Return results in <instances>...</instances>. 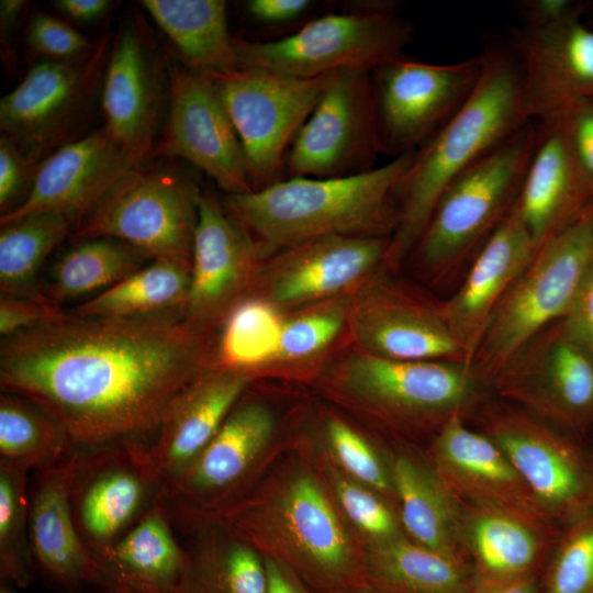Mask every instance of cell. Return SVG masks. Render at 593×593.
<instances>
[{"mask_svg":"<svg viewBox=\"0 0 593 593\" xmlns=\"http://www.w3.org/2000/svg\"><path fill=\"white\" fill-rule=\"evenodd\" d=\"M357 593H381V592L372 589L371 586H366L365 589L360 590Z\"/></svg>","mask_w":593,"mask_h":593,"instance_id":"91938a15","label":"cell"},{"mask_svg":"<svg viewBox=\"0 0 593 593\" xmlns=\"http://www.w3.org/2000/svg\"><path fill=\"white\" fill-rule=\"evenodd\" d=\"M72 445L63 426L33 401L0 396V461L40 470L64 459Z\"/></svg>","mask_w":593,"mask_h":593,"instance_id":"60d3db41","label":"cell"},{"mask_svg":"<svg viewBox=\"0 0 593 593\" xmlns=\"http://www.w3.org/2000/svg\"><path fill=\"white\" fill-rule=\"evenodd\" d=\"M467 421L452 418L423 449L448 491L460 503L514 505L544 513L499 446Z\"/></svg>","mask_w":593,"mask_h":593,"instance_id":"f546056e","label":"cell"},{"mask_svg":"<svg viewBox=\"0 0 593 593\" xmlns=\"http://www.w3.org/2000/svg\"><path fill=\"white\" fill-rule=\"evenodd\" d=\"M111 38L104 35L88 56L67 61L41 59L0 100L2 134L36 166L69 143L101 90Z\"/></svg>","mask_w":593,"mask_h":593,"instance_id":"5bb4252c","label":"cell"},{"mask_svg":"<svg viewBox=\"0 0 593 593\" xmlns=\"http://www.w3.org/2000/svg\"><path fill=\"white\" fill-rule=\"evenodd\" d=\"M366 551L368 585L381 593H469L474 584L465 560L407 536Z\"/></svg>","mask_w":593,"mask_h":593,"instance_id":"e575fe53","label":"cell"},{"mask_svg":"<svg viewBox=\"0 0 593 593\" xmlns=\"http://www.w3.org/2000/svg\"><path fill=\"white\" fill-rule=\"evenodd\" d=\"M539 577L501 581H474L469 593H539Z\"/></svg>","mask_w":593,"mask_h":593,"instance_id":"9f6ffc18","label":"cell"},{"mask_svg":"<svg viewBox=\"0 0 593 593\" xmlns=\"http://www.w3.org/2000/svg\"><path fill=\"white\" fill-rule=\"evenodd\" d=\"M139 164L104 127L97 130L46 157L36 168L26 199L1 215L0 223L35 211H55L69 215L78 225Z\"/></svg>","mask_w":593,"mask_h":593,"instance_id":"d4e9b609","label":"cell"},{"mask_svg":"<svg viewBox=\"0 0 593 593\" xmlns=\"http://www.w3.org/2000/svg\"><path fill=\"white\" fill-rule=\"evenodd\" d=\"M480 54L438 65L394 58L371 72L383 154L396 157L427 143L465 104L482 71Z\"/></svg>","mask_w":593,"mask_h":593,"instance_id":"2e32d148","label":"cell"},{"mask_svg":"<svg viewBox=\"0 0 593 593\" xmlns=\"http://www.w3.org/2000/svg\"><path fill=\"white\" fill-rule=\"evenodd\" d=\"M411 38L410 23L382 2L320 16L275 41L235 38L234 46L240 67L316 78L342 70L372 72L403 56Z\"/></svg>","mask_w":593,"mask_h":593,"instance_id":"ba28073f","label":"cell"},{"mask_svg":"<svg viewBox=\"0 0 593 593\" xmlns=\"http://www.w3.org/2000/svg\"><path fill=\"white\" fill-rule=\"evenodd\" d=\"M482 71L460 110L421 148L398 189V225L384 264L413 251L446 188L468 167L530 120L522 98L518 60L508 41L490 35L480 53Z\"/></svg>","mask_w":593,"mask_h":593,"instance_id":"3957f363","label":"cell"},{"mask_svg":"<svg viewBox=\"0 0 593 593\" xmlns=\"http://www.w3.org/2000/svg\"><path fill=\"white\" fill-rule=\"evenodd\" d=\"M508 43L519 64L530 121L560 118L593 97V27L583 16L546 29H514Z\"/></svg>","mask_w":593,"mask_h":593,"instance_id":"603a6c76","label":"cell"},{"mask_svg":"<svg viewBox=\"0 0 593 593\" xmlns=\"http://www.w3.org/2000/svg\"><path fill=\"white\" fill-rule=\"evenodd\" d=\"M346 327L358 350L376 357L471 363L440 304L377 272L354 293Z\"/></svg>","mask_w":593,"mask_h":593,"instance_id":"d6986e66","label":"cell"},{"mask_svg":"<svg viewBox=\"0 0 593 593\" xmlns=\"http://www.w3.org/2000/svg\"><path fill=\"white\" fill-rule=\"evenodd\" d=\"M37 166L1 134L0 137V210L4 215L16 209L31 191Z\"/></svg>","mask_w":593,"mask_h":593,"instance_id":"7dc6e473","label":"cell"},{"mask_svg":"<svg viewBox=\"0 0 593 593\" xmlns=\"http://www.w3.org/2000/svg\"><path fill=\"white\" fill-rule=\"evenodd\" d=\"M312 5L311 0H249L246 4L253 18L268 24L295 20Z\"/></svg>","mask_w":593,"mask_h":593,"instance_id":"f5cc1de1","label":"cell"},{"mask_svg":"<svg viewBox=\"0 0 593 593\" xmlns=\"http://www.w3.org/2000/svg\"><path fill=\"white\" fill-rule=\"evenodd\" d=\"M491 390L586 444L593 429V353L561 320L522 346L491 380Z\"/></svg>","mask_w":593,"mask_h":593,"instance_id":"4fadbf2b","label":"cell"},{"mask_svg":"<svg viewBox=\"0 0 593 593\" xmlns=\"http://www.w3.org/2000/svg\"><path fill=\"white\" fill-rule=\"evenodd\" d=\"M415 152L354 176L282 178L261 190L226 194L222 204L264 260L323 236L391 238L399 219L398 189Z\"/></svg>","mask_w":593,"mask_h":593,"instance_id":"277c9868","label":"cell"},{"mask_svg":"<svg viewBox=\"0 0 593 593\" xmlns=\"http://www.w3.org/2000/svg\"><path fill=\"white\" fill-rule=\"evenodd\" d=\"M354 293L303 306L286 316L278 354L266 374H298L320 360L346 327Z\"/></svg>","mask_w":593,"mask_h":593,"instance_id":"b9f144b4","label":"cell"},{"mask_svg":"<svg viewBox=\"0 0 593 593\" xmlns=\"http://www.w3.org/2000/svg\"><path fill=\"white\" fill-rule=\"evenodd\" d=\"M389 461L405 535L440 553L463 559L459 544L460 502L415 446L395 444Z\"/></svg>","mask_w":593,"mask_h":593,"instance_id":"d6a6232c","label":"cell"},{"mask_svg":"<svg viewBox=\"0 0 593 593\" xmlns=\"http://www.w3.org/2000/svg\"><path fill=\"white\" fill-rule=\"evenodd\" d=\"M59 305L26 298L0 296V334L2 338L29 331L61 317Z\"/></svg>","mask_w":593,"mask_h":593,"instance_id":"c3c4849f","label":"cell"},{"mask_svg":"<svg viewBox=\"0 0 593 593\" xmlns=\"http://www.w3.org/2000/svg\"><path fill=\"white\" fill-rule=\"evenodd\" d=\"M164 508L186 555L182 593L267 592L264 557L220 517Z\"/></svg>","mask_w":593,"mask_h":593,"instance_id":"4dcf8cb0","label":"cell"},{"mask_svg":"<svg viewBox=\"0 0 593 593\" xmlns=\"http://www.w3.org/2000/svg\"><path fill=\"white\" fill-rule=\"evenodd\" d=\"M213 366V333L183 311L135 317L65 313L2 338V392L54 417L74 449L147 445L172 398Z\"/></svg>","mask_w":593,"mask_h":593,"instance_id":"6da1fadb","label":"cell"},{"mask_svg":"<svg viewBox=\"0 0 593 593\" xmlns=\"http://www.w3.org/2000/svg\"><path fill=\"white\" fill-rule=\"evenodd\" d=\"M371 72H334L286 156V178H338L373 168L382 154Z\"/></svg>","mask_w":593,"mask_h":593,"instance_id":"e0dca14e","label":"cell"},{"mask_svg":"<svg viewBox=\"0 0 593 593\" xmlns=\"http://www.w3.org/2000/svg\"><path fill=\"white\" fill-rule=\"evenodd\" d=\"M333 74L295 78L238 66L209 76L242 144L253 191L282 179L287 152Z\"/></svg>","mask_w":593,"mask_h":593,"instance_id":"7c38bea8","label":"cell"},{"mask_svg":"<svg viewBox=\"0 0 593 593\" xmlns=\"http://www.w3.org/2000/svg\"><path fill=\"white\" fill-rule=\"evenodd\" d=\"M536 141L530 121L446 188L413 249L426 272L439 279L480 250L514 208Z\"/></svg>","mask_w":593,"mask_h":593,"instance_id":"8992f818","label":"cell"},{"mask_svg":"<svg viewBox=\"0 0 593 593\" xmlns=\"http://www.w3.org/2000/svg\"><path fill=\"white\" fill-rule=\"evenodd\" d=\"M190 70L206 76L238 67L224 0H143Z\"/></svg>","mask_w":593,"mask_h":593,"instance_id":"836d02e7","label":"cell"},{"mask_svg":"<svg viewBox=\"0 0 593 593\" xmlns=\"http://www.w3.org/2000/svg\"><path fill=\"white\" fill-rule=\"evenodd\" d=\"M168 65L136 23L112 42L101 86L104 128L139 161L153 155L164 105Z\"/></svg>","mask_w":593,"mask_h":593,"instance_id":"7402d4cb","label":"cell"},{"mask_svg":"<svg viewBox=\"0 0 593 593\" xmlns=\"http://www.w3.org/2000/svg\"><path fill=\"white\" fill-rule=\"evenodd\" d=\"M0 225L1 295L53 303L42 291L40 269L53 249L75 233L77 222L60 212L35 211Z\"/></svg>","mask_w":593,"mask_h":593,"instance_id":"d590c367","label":"cell"},{"mask_svg":"<svg viewBox=\"0 0 593 593\" xmlns=\"http://www.w3.org/2000/svg\"><path fill=\"white\" fill-rule=\"evenodd\" d=\"M593 260V203L544 243L496 307L472 360L490 384L530 338L561 320Z\"/></svg>","mask_w":593,"mask_h":593,"instance_id":"52a82bcc","label":"cell"},{"mask_svg":"<svg viewBox=\"0 0 593 593\" xmlns=\"http://www.w3.org/2000/svg\"><path fill=\"white\" fill-rule=\"evenodd\" d=\"M588 4L573 0H522L516 3L524 27L546 29L583 16Z\"/></svg>","mask_w":593,"mask_h":593,"instance_id":"f907efd6","label":"cell"},{"mask_svg":"<svg viewBox=\"0 0 593 593\" xmlns=\"http://www.w3.org/2000/svg\"><path fill=\"white\" fill-rule=\"evenodd\" d=\"M92 556L102 593H182L186 555L159 502L123 538Z\"/></svg>","mask_w":593,"mask_h":593,"instance_id":"1f68e13d","label":"cell"},{"mask_svg":"<svg viewBox=\"0 0 593 593\" xmlns=\"http://www.w3.org/2000/svg\"><path fill=\"white\" fill-rule=\"evenodd\" d=\"M588 7L590 8V20L588 23L593 27V4H588Z\"/></svg>","mask_w":593,"mask_h":593,"instance_id":"94428289","label":"cell"},{"mask_svg":"<svg viewBox=\"0 0 593 593\" xmlns=\"http://www.w3.org/2000/svg\"><path fill=\"white\" fill-rule=\"evenodd\" d=\"M74 449L57 463L35 470L29 489V546L35 577L59 593L97 588L93 556L70 510Z\"/></svg>","mask_w":593,"mask_h":593,"instance_id":"484cf974","label":"cell"},{"mask_svg":"<svg viewBox=\"0 0 593 593\" xmlns=\"http://www.w3.org/2000/svg\"><path fill=\"white\" fill-rule=\"evenodd\" d=\"M25 2L22 0H1L0 2V22L2 43L8 41L19 16L22 13Z\"/></svg>","mask_w":593,"mask_h":593,"instance_id":"6f0895ef","label":"cell"},{"mask_svg":"<svg viewBox=\"0 0 593 593\" xmlns=\"http://www.w3.org/2000/svg\"><path fill=\"white\" fill-rule=\"evenodd\" d=\"M213 516L320 593H357L369 586L366 547L299 441L244 499Z\"/></svg>","mask_w":593,"mask_h":593,"instance_id":"7a4b0ae2","label":"cell"},{"mask_svg":"<svg viewBox=\"0 0 593 593\" xmlns=\"http://www.w3.org/2000/svg\"><path fill=\"white\" fill-rule=\"evenodd\" d=\"M321 448L356 481L374 490L396 507L389 448L379 446L346 419L332 413L322 419ZM398 508V507H396Z\"/></svg>","mask_w":593,"mask_h":593,"instance_id":"ee69618b","label":"cell"},{"mask_svg":"<svg viewBox=\"0 0 593 593\" xmlns=\"http://www.w3.org/2000/svg\"><path fill=\"white\" fill-rule=\"evenodd\" d=\"M201 193L197 181L179 167L144 161L79 222L75 234L118 239L152 260L191 265Z\"/></svg>","mask_w":593,"mask_h":593,"instance_id":"9c48e42d","label":"cell"},{"mask_svg":"<svg viewBox=\"0 0 593 593\" xmlns=\"http://www.w3.org/2000/svg\"><path fill=\"white\" fill-rule=\"evenodd\" d=\"M27 42L43 59L58 61L86 57L98 45L66 22L44 13H36L31 19Z\"/></svg>","mask_w":593,"mask_h":593,"instance_id":"bcb514c9","label":"cell"},{"mask_svg":"<svg viewBox=\"0 0 593 593\" xmlns=\"http://www.w3.org/2000/svg\"><path fill=\"white\" fill-rule=\"evenodd\" d=\"M560 118L572 152L593 188V97Z\"/></svg>","mask_w":593,"mask_h":593,"instance_id":"681fc988","label":"cell"},{"mask_svg":"<svg viewBox=\"0 0 593 593\" xmlns=\"http://www.w3.org/2000/svg\"><path fill=\"white\" fill-rule=\"evenodd\" d=\"M390 237L331 235L265 260L249 294L280 310L356 292L384 264Z\"/></svg>","mask_w":593,"mask_h":593,"instance_id":"ffe728a7","label":"cell"},{"mask_svg":"<svg viewBox=\"0 0 593 593\" xmlns=\"http://www.w3.org/2000/svg\"><path fill=\"white\" fill-rule=\"evenodd\" d=\"M469 419L499 446L559 527L593 512V463L586 444L499 398L485 400Z\"/></svg>","mask_w":593,"mask_h":593,"instance_id":"30bf717a","label":"cell"},{"mask_svg":"<svg viewBox=\"0 0 593 593\" xmlns=\"http://www.w3.org/2000/svg\"><path fill=\"white\" fill-rule=\"evenodd\" d=\"M298 441L366 550L406 536L394 504L342 471L318 444Z\"/></svg>","mask_w":593,"mask_h":593,"instance_id":"ab89813d","label":"cell"},{"mask_svg":"<svg viewBox=\"0 0 593 593\" xmlns=\"http://www.w3.org/2000/svg\"><path fill=\"white\" fill-rule=\"evenodd\" d=\"M250 383L244 376L212 366L172 398L146 445L164 484L204 449Z\"/></svg>","mask_w":593,"mask_h":593,"instance_id":"f1b7e54d","label":"cell"},{"mask_svg":"<svg viewBox=\"0 0 593 593\" xmlns=\"http://www.w3.org/2000/svg\"><path fill=\"white\" fill-rule=\"evenodd\" d=\"M284 317L282 310L248 294L213 333V366L251 382L265 376L278 354Z\"/></svg>","mask_w":593,"mask_h":593,"instance_id":"74e56055","label":"cell"},{"mask_svg":"<svg viewBox=\"0 0 593 593\" xmlns=\"http://www.w3.org/2000/svg\"><path fill=\"white\" fill-rule=\"evenodd\" d=\"M278 438L277 413L248 388L204 449L164 484L159 503L197 514L224 513L255 488L288 448Z\"/></svg>","mask_w":593,"mask_h":593,"instance_id":"8fae6325","label":"cell"},{"mask_svg":"<svg viewBox=\"0 0 593 593\" xmlns=\"http://www.w3.org/2000/svg\"><path fill=\"white\" fill-rule=\"evenodd\" d=\"M152 259L113 238H89L53 265L43 293L53 303L98 293L147 265Z\"/></svg>","mask_w":593,"mask_h":593,"instance_id":"f35d334b","label":"cell"},{"mask_svg":"<svg viewBox=\"0 0 593 593\" xmlns=\"http://www.w3.org/2000/svg\"><path fill=\"white\" fill-rule=\"evenodd\" d=\"M332 396L359 411L396 444L433 439L452 418L469 419L491 384L472 363L348 355L326 379Z\"/></svg>","mask_w":593,"mask_h":593,"instance_id":"5b68a950","label":"cell"},{"mask_svg":"<svg viewBox=\"0 0 593 593\" xmlns=\"http://www.w3.org/2000/svg\"><path fill=\"white\" fill-rule=\"evenodd\" d=\"M163 486L143 443L74 449L69 504L91 553L114 545L134 528L159 502Z\"/></svg>","mask_w":593,"mask_h":593,"instance_id":"9a60e30c","label":"cell"},{"mask_svg":"<svg viewBox=\"0 0 593 593\" xmlns=\"http://www.w3.org/2000/svg\"><path fill=\"white\" fill-rule=\"evenodd\" d=\"M168 112L153 155L195 166L226 194L253 191L245 154L216 89L206 75L168 65Z\"/></svg>","mask_w":593,"mask_h":593,"instance_id":"ac0fdd59","label":"cell"},{"mask_svg":"<svg viewBox=\"0 0 593 593\" xmlns=\"http://www.w3.org/2000/svg\"><path fill=\"white\" fill-rule=\"evenodd\" d=\"M561 529L539 511L460 503V550L474 581L540 575Z\"/></svg>","mask_w":593,"mask_h":593,"instance_id":"cb8c5ba5","label":"cell"},{"mask_svg":"<svg viewBox=\"0 0 593 593\" xmlns=\"http://www.w3.org/2000/svg\"><path fill=\"white\" fill-rule=\"evenodd\" d=\"M191 265L155 259L72 310L82 317H135L186 310Z\"/></svg>","mask_w":593,"mask_h":593,"instance_id":"8d00e7d4","label":"cell"},{"mask_svg":"<svg viewBox=\"0 0 593 593\" xmlns=\"http://www.w3.org/2000/svg\"><path fill=\"white\" fill-rule=\"evenodd\" d=\"M55 8L74 21L88 23L99 20L103 16L111 1L109 0H57L54 1Z\"/></svg>","mask_w":593,"mask_h":593,"instance_id":"11a10c76","label":"cell"},{"mask_svg":"<svg viewBox=\"0 0 593 593\" xmlns=\"http://www.w3.org/2000/svg\"><path fill=\"white\" fill-rule=\"evenodd\" d=\"M29 472L0 461V575L18 588L34 580L29 546Z\"/></svg>","mask_w":593,"mask_h":593,"instance_id":"7bdbcfd3","label":"cell"},{"mask_svg":"<svg viewBox=\"0 0 593 593\" xmlns=\"http://www.w3.org/2000/svg\"><path fill=\"white\" fill-rule=\"evenodd\" d=\"M539 593H593V512L561 529L540 573Z\"/></svg>","mask_w":593,"mask_h":593,"instance_id":"f6af8a7d","label":"cell"},{"mask_svg":"<svg viewBox=\"0 0 593 593\" xmlns=\"http://www.w3.org/2000/svg\"><path fill=\"white\" fill-rule=\"evenodd\" d=\"M267 572L266 593H320L286 566L264 557Z\"/></svg>","mask_w":593,"mask_h":593,"instance_id":"db71d44e","label":"cell"},{"mask_svg":"<svg viewBox=\"0 0 593 593\" xmlns=\"http://www.w3.org/2000/svg\"><path fill=\"white\" fill-rule=\"evenodd\" d=\"M586 447H588V450H589L591 461L593 463V438L591 439L590 443H586Z\"/></svg>","mask_w":593,"mask_h":593,"instance_id":"680465c9","label":"cell"},{"mask_svg":"<svg viewBox=\"0 0 593 593\" xmlns=\"http://www.w3.org/2000/svg\"><path fill=\"white\" fill-rule=\"evenodd\" d=\"M561 321L566 328L593 353V260Z\"/></svg>","mask_w":593,"mask_h":593,"instance_id":"816d5d0a","label":"cell"},{"mask_svg":"<svg viewBox=\"0 0 593 593\" xmlns=\"http://www.w3.org/2000/svg\"><path fill=\"white\" fill-rule=\"evenodd\" d=\"M1 593H9V592L2 590Z\"/></svg>","mask_w":593,"mask_h":593,"instance_id":"6125c7cd","label":"cell"},{"mask_svg":"<svg viewBox=\"0 0 593 593\" xmlns=\"http://www.w3.org/2000/svg\"><path fill=\"white\" fill-rule=\"evenodd\" d=\"M537 248L512 209L475 254L462 284L440 303L443 316L472 363L488 325Z\"/></svg>","mask_w":593,"mask_h":593,"instance_id":"83f0119b","label":"cell"},{"mask_svg":"<svg viewBox=\"0 0 593 593\" xmlns=\"http://www.w3.org/2000/svg\"><path fill=\"white\" fill-rule=\"evenodd\" d=\"M593 203V188L561 118L537 122V141L513 210L538 249Z\"/></svg>","mask_w":593,"mask_h":593,"instance_id":"4316f807","label":"cell"},{"mask_svg":"<svg viewBox=\"0 0 593 593\" xmlns=\"http://www.w3.org/2000/svg\"><path fill=\"white\" fill-rule=\"evenodd\" d=\"M265 260L247 233L211 193L200 195L186 318L210 332L254 289Z\"/></svg>","mask_w":593,"mask_h":593,"instance_id":"44dd1931","label":"cell"}]
</instances>
